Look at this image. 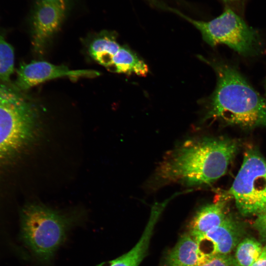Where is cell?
<instances>
[{
    "label": "cell",
    "instance_id": "e0dca14e",
    "mask_svg": "<svg viewBox=\"0 0 266 266\" xmlns=\"http://www.w3.org/2000/svg\"><path fill=\"white\" fill-rule=\"evenodd\" d=\"M201 252V251H200ZM196 266H239L230 254H209L201 252Z\"/></svg>",
    "mask_w": 266,
    "mask_h": 266
},
{
    "label": "cell",
    "instance_id": "4fadbf2b",
    "mask_svg": "<svg viewBox=\"0 0 266 266\" xmlns=\"http://www.w3.org/2000/svg\"><path fill=\"white\" fill-rule=\"evenodd\" d=\"M200 253L195 238L189 233H184L166 255L163 266H196Z\"/></svg>",
    "mask_w": 266,
    "mask_h": 266
},
{
    "label": "cell",
    "instance_id": "9c48e42d",
    "mask_svg": "<svg viewBox=\"0 0 266 266\" xmlns=\"http://www.w3.org/2000/svg\"><path fill=\"white\" fill-rule=\"evenodd\" d=\"M170 199L152 206L148 222L138 241L129 251L112 260L111 266H139L146 255L156 224Z\"/></svg>",
    "mask_w": 266,
    "mask_h": 266
},
{
    "label": "cell",
    "instance_id": "7402d4cb",
    "mask_svg": "<svg viewBox=\"0 0 266 266\" xmlns=\"http://www.w3.org/2000/svg\"><path fill=\"white\" fill-rule=\"evenodd\" d=\"M264 87H265V92H266V80L265 82Z\"/></svg>",
    "mask_w": 266,
    "mask_h": 266
},
{
    "label": "cell",
    "instance_id": "ffe728a7",
    "mask_svg": "<svg viewBox=\"0 0 266 266\" xmlns=\"http://www.w3.org/2000/svg\"><path fill=\"white\" fill-rule=\"evenodd\" d=\"M222 2L226 4V6L231 7L234 5L237 6L243 3L244 0H221Z\"/></svg>",
    "mask_w": 266,
    "mask_h": 266
},
{
    "label": "cell",
    "instance_id": "5b68a950",
    "mask_svg": "<svg viewBox=\"0 0 266 266\" xmlns=\"http://www.w3.org/2000/svg\"><path fill=\"white\" fill-rule=\"evenodd\" d=\"M165 9L192 24L211 46L223 44L245 57L255 56L263 50L264 42L258 31L249 26L231 7L226 6L219 16L208 21L194 19L167 6Z\"/></svg>",
    "mask_w": 266,
    "mask_h": 266
},
{
    "label": "cell",
    "instance_id": "3957f363",
    "mask_svg": "<svg viewBox=\"0 0 266 266\" xmlns=\"http://www.w3.org/2000/svg\"><path fill=\"white\" fill-rule=\"evenodd\" d=\"M83 215L81 211L63 213L41 204H29L22 212L20 239L39 262L49 264L68 231L81 222Z\"/></svg>",
    "mask_w": 266,
    "mask_h": 266
},
{
    "label": "cell",
    "instance_id": "52a82bcc",
    "mask_svg": "<svg viewBox=\"0 0 266 266\" xmlns=\"http://www.w3.org/2000/svg\"><path fill=\"white\" fill-rule=\"evenodd\" d=\"M69 7V2L36 1L31 19L32 43L36 53H44L63 23Z\"/></svg>",
    "mask_w": 266,
    "mask_h": 266
},
{
    "label": "cell",
    "instance_id": "6da1fadb",
    "mask_svg": "<svg viewBox=\"0 0 266 266\" xmlns=\"http://www.w3.org/2000/svg\"><path fill=\"white\" fill-rule=\"evenodd\" d=\"M237 146L234 140L204 137L187 140L164 157L152 178V187L172 183L210 184L224 175Z\"/></svg>",
    "mask_w": 266,
    "mask_h": 266
},
{
    "label": "cell",
    "instance_id": "7a4b0ae2",
    "mask_svg": "<svg viewBox=\"0 0 266 266\" xmlns=\"http://www.w3.org/2000/svg\"><path fill=\"white\" fill-rule=\"evenodd\" d=\"M210 65L217 82L204 120H218L245 129L266 127V99L233 65L222 61L210 62Z\"/></svg>",
    "mask_w": 266,
    "mask_h": 266
},
{
    "label": "cell",
    "instance_id": "ba28073f",
    "mask_svg": "<svg viewBox=\"0 0 266 266\" xmlns=\"http://www.w3.org/2000/svg\"><path fill=\"white\" fill-rule=\"evenodd\" d=\"M99 72L91 69L71 70L44 61H33L21 65L17 71L15 87L25 91L45 81L61 77H94Z\"/></svg>",
    "mask_w": 266,
    "mask_h": 266
},
{
    "label": "cell",
    "instance_id": "2e32d148",
    "mask_svg": "<svg viewBox=\"0 0 266 266\" xmlns=\"http://www.w3.org/2000/svg\"><path fill=\"white\" fill-rule=\"evenodd\" d=\"M14 69V52L12 46L0 34V80L9 82Z\"/></svg>",
    "mask_w": 266,
    "mask_h": 266
},
{
    "label": "cell",
    "instance_id": "9a60e30c",
    "mask_svg": "<svg viewBox=\"0 0 266 266\" xmlns=\"http://www.w3.org/2000/svg\"><path fill=\"white\" fill-rule=\"evenodd\" d=\"M263 248L257 241L246 238L238 245L235 259L239 266H251L260 256Z\"/></svg>",
    "mask_w": 266,
    "mask_h": 266
},
{
    "label": "cell",
    "instance_id": "277c9868",
    "mask_svg": "<svg viewBox=\"0 0 266 266\" xmlns=\"http://www.w3.org/2000/svg\"><path fill=\"white\" fill-rule=\"evenodd\" d=\"M22 92L0 83V166L23 149L38 127L40 108Z\"/></svg>",
    "mask_w": 266,
    "mask_h": 266
},
{
    "label": "cell",
    "instance_id": "8fae6325",
    "mask_svg": "<svg viewBox=\"0 0 266 266\" xmlns=\"http://www.w3.org/2000/svg\"><path fill=\"white\" fill-rule=\"evenodd\" d=\"M226 217L224 200L208 204L201 207L193 217L189 233L197 242L209 231L220 225Z\"/></svg>",
    "mask_w": 266,
    "mask_h": 266
},
{
    "label": "cell",
    "instance_id": "ac0fdd59",
    "mask_svg": "<svg viewBox=\"0 0 266 266\" xmlns=\"http://www.w3.org/2000/svg\"><path fill=\"white\" fill-rule=\"evenodd\" d=\"M255 227L262 238L266 240V207L258 215L255 221Z\"/></svg>",
    "mask_w": 266,
    "mask_h": 266
},
{
    "label": "cell",
    "instance_id": "d6986e66",
    "mask_svg": "<svg viewBox=\"0 0 266 266\" xmlns=\"http://www.w3.org/2000/svg\"><path fill=\"white\" fill-rule=\"evenodd\" d=\"M251 266H266V246L263 247L260 256Z\"/></svg>",
    "mask_w": 266,
    "mask_h": 266
},
{
    "label": "cell",
    "instance_id": "30bf717a",
    "mask_svg": "<svg viewBox=\"0 0 266 266\" xmlns=\"http://www.w3.org/2000/svg\"><path fill=\"white\" fill-rule=\"evenodd\" d=\"M237 238V226L233 220L227 216L220 225L207 233L197 243L200 245L207 242L209 249L204 254L227 255L236 245Z\"/></svg>",
    "mask_w": 266,
    "mask_h": 266
},
{
    "label": "cell",
    "instance_id": "8992f818",
    "mask_svg": "<svg viewBox=\"0 0 266 266\" xmlns=\"http://www.w3.org/2000/svg\"><path fill=\"white\" fill-rule=\"evenodd\" d=\"M229 193L243 215H258L266 208V160L258 152L250 150L245 153Z\"/></svg>",
    "mask_w": 266,
    "mask_h": 266
},
{
    "label": "cell",
    "instance_id": "44dd1931",
    "mask_svg": "<svg viewBox=\"0 0 266 266\" xmlns=\"http://www.w3.org/2000/svg\"><path fill=\"white\" fill-rule=\"evenodd\" d=\"M36 1L60 3V2H69L70 0H36Z\"/></svg>",
    "mask_w": 266,
    "mask_h": 266
},
{
    "label": "cell",
    "instance_id": "7c38bea8",
    "mask_svg": "<svg viewBox=\"0 0 266 266\" xmlns=\"http://www.w3.org/2000/svg\"><path fill=\"white\" fill-rule=\"evenodd\" d=\"M113 32L102 31L95 34L88 47L90 56L100 65L109 69L113 58L121 47Z\"/></svg>",
    "mask_w": 266,
    "mask_h": 266
},
{
    "label": "cell",
    "instance_id": "5bb4252c",
    "mask_svg": "<svg viewBox=\"0 0 266 266\" xmlns=\"http://www.w3.org/2000/svg\"><path fill=\"white\" fill-rule=\"evenodd\" d=\"M109 71L127 74H135L145 76L149 69L145 62L131 49L125 46L120 48L114 56Z\"/></svg>",
    "mask_w": 266,
    "mask_h": 266
}]
</instances>
